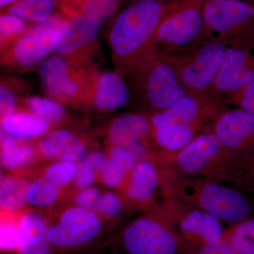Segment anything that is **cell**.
<instances>
[{
  "mask_svg": "<svg viewBox=\"0 0 254 254\" xmlns=\"http://www.w3.org/2000/svg\"><path fill=\"white\" fill-rule=\"evenodd\" d=\"M20 241L16 254H53L47 237L48 222L41 214L29 211L18 219Z\"/></svg>",
  "mask_w": 254,
  "mask_h": 254,
  "instance_id": "cell-20",
  "label": "cell"
},
{
  "mask_svg": "<svg viewBox=\"0 0 254 254\" xmlns=\"http://www.w3.org/2000/svg\"><path fill=\"white\" fill-rule=\"evenodd\" d=\"M104 231L103 220L94 210L71 207L48 222L47 237L52 254H71L96 243Z\"/></svg>",
  "mask_w": 254,
  "mask_h": 254,
  "instance_id": "cell-11",
  "label": "cell"
},
{
  "mask_svg": "<svg viewBox=\"0 0 254 254\" xmlns=\"http://www.w3.org/2000/svg\"><path fill=\"white\" fill-rule=\"evenodd\" d=\"M205 1L166 0L155 33V53L173 54L201 44Z\"/></svg>",
  "mask_w": 254,
  "mask_h": 254,
  "instance_id": "cell-6",
  "label": "cell"
},
{
  "mask_svg": "<svg viewBox=\"0 0 254 254\" xmlns=\"http://www.w3.org/2000/svg\"><path fill=\"white\" fill-rule=\"evenodd\" d=\"M254 46V5L232 0H205L201 43Z\"/></svg>",
  "mask_w": 254,
  "mask_h": 254,
  "instance_id": "cell-7",
  "label": "cell"
},
{
  "mask_svg": "<svg viewBox=\"0 0 254 254\" xmlns=\"http://www.w3.org/2000/svg\"><path fill=\"white\" fill-rule=\"evenodd\" d=\"M241 182L254 191V158L247 163L244 169Z\"/></svg>",
  "mask_w": 254,
  "mask_h": 254,
  "instance_id": "cell-42",
  "label": "cell"
},
{
  "mask_svg": "<svg viewBox=\"0 0 254 254\" xmlns=\"http://www.w3.org/2000/svg\"><path fill=\"white\" fill-rule=\"evenodd\" d=\"M125 78L130 103L146 115L170 108L187 93L171 64L157 53L132 65Z\"/></svg>",
  "mask_w": 254,
  "mask_h": 254,
  "instance_id": "cell-4",
  "label": "cell"
},
{
  "mask_svg": "<svg viewBox=\"0 0 254 254\" xmlns=\"http://www.w3.org/2000/svg\"><path fill=\"white\" fill-rule=\"evenodd\" d=\"M33 23L7 14L0 15V52L12 45L26 33Z\"/></svg>",
  "mask_w": 254,
  "mask_h": 254,
  "instance_id": "cell-33",
  "label": "cell"
},
{
  "mask_svg": "<svg viewBox=\"0 0 254 254\" xmlns=\"http://www.w3.org/2000/svg\"><path fill=\"white\" fill-rule=\"evenodd\" d=\"M198 128L185 125H166L152 127L151 140L154 149L177 152L190 144L200 133Z\"/></svg>",
  "mask_w": 254,
  "mask_h": 254,
  "instance_id": "cell-23",
  "label": "cell"
},
{
  "mask_svg": "<svg viewBox=\"0 0 254 254\" xmlns=\"http://www.w3.org/2000/svg\"><path fill=\"white\" fill-rule=\"evenodd\" d=\"M66 17L58 11L48 21L33 23L17 41L0 52L1 72L19 75L37 70L53 54L52 37Z\"/></svg>",
  "mask_w": 254,
  "mask_h": 254,
  "instance_id": "cell-10",
  "label": "cell"
},
{
  "mask_svg": "<svg viewBox=\"0 0 254 254\" xmlns=\"http://www.w3.org/2000/svg\"><path fill=\"white\" fill-rule=\"evenodd\" d=\"M164 209L163 215H141L124 227L118 240L123 254H179L185 241Z\"/></svg>",
  "mask_w": 254,
  "mask_h": 254,
  "instance_id": "cell-8",
  "label": "cell"
},
{
  "mask_svg": "<svg viewBox=\"0 0 254 254\" xmlns=\"http://www.w3.org/2000/svg\"><path fill=\"white\" fill-rule=\"evenodd\" d=\"M1 214L0 224V247L3 252H16L20 241L18 220Z\"/></svg>",
  "mask_w": 254,
  "mask_h": 254,
  "instance_id": "cell-35",
  "label": "cell"
},
{
  "mask_svg": "<svg viewBox=\"0 0 254 254\" xmlns=\"http://www.w3.org/2000/svg\"><path fill=\"white\" fill-rule=\"evenodd\" d=\"M31 138L10 135L1 129V163L7 170H21L33 163L37 157L36 142Z\"/></svg>",
  "mask_w": 254,
  "mask_h": 254,
  "instance_id": "cell-22",
  "label": "cell"
},
{
  "mask_svg": "<svg viewBox=\"0 0 254 254\" xmlns=\"http://www.w3.org/2000/svg\"><path fill=\"white\" fill-rule=\"evenodd\" d=\"M156 165L144 159L136 164L131 172L127 188V195L132 203L145 204L150 203L160 182Z\"/></svg>",
  "mask_w": 254,
  "mask_h": 254,
  "instance_id": "cell-21",
  "label": "cell"
},
{
  "mask_svg": "<svg viewBox=\"0 0 254 254\" xmlns=\"http://www.w3.org/2000/svg\"><path fill=\"white\" fill-rule=\"evenodd\" d=\"M108 158L120 164L127 172H131L136 166L138 156L131 150L121 145L108 144Z\"/></svg>",
  "mask_w": 254,
  "mask_h": 254,
  "instance_id": "cell-39",
  "label": "cell"
},
{
  "mask_svg": "<svg viewBox=\"0 0 254 254\" xmlns=\"http://www.w3.org/2000/svg\"><path fill=\"white\" fill-rule=\"evenodd\" d=\"M229 108L230 105L212 91L188 93L170 108L147 115L151 127L185 125L205 132Z\"/></svg>",
  "mask_w": 254,
  "mask_h": 254,
  "instance_id": "cell-13",
  "label": "cell"
},
{
  "mask_svg": "<svg viewBox=\"0 0 254 254\" xmlns=\"http://www.w3.org/2000/svg\"><path fill=\"white\" fill-rule=\"evenodd\" d=\"M151 131L148 115L137 112L117 115L107 125L105 134L108 144L125 147L138 158H144L154 150Z\"/></svg>",
  "mask_w": 254,
  "mask_h": 254,
  "instance_id": "cell-17",
  "label": "cell"
},
{
  "mask_svg": "<svg viewBox=\"0 0 254 254\" xmlns=\"http://www.w3.org/2000/svg\"><path fill=\"white\" fill-rule=\"evenodd\" d=\"M222 239L240 254H254V217L232 225Z\"/></svg>",
  "mask_w": 254,
  "mask_h": 254,
  "instance_id": "cell-32",
  "label": "cell"
},
{
  "mask_svg": "<svg viewBox=\"0 0 254 254\" xmlns=\"http://www.w3.org/2000/svg\"><path fill=\"white\" fill-rule=\"evenodd\" d=\"M166 0H134L112 18L106 40L115 70L123 75L155 51V36Z\"/></svg>",
  "mask_w": 254,
  "mask_h": 254,
  "instance_id": "cell-1",
  "label": "cell"
},
{
  "mask_svg": "<svg viewBox=\"0 0 254 254\" xmlns=\"http://www.w3.org/2000/svg\"><path fill=\"white\" fill-rule=\"evenodd\" d=\"M168 197L183 204L208 212L227 223L236 224L253 217L254 206L240 190L220 182L169 174Z\"/></svg>",
  "mask_w": 254,
  "mask_h": 254,
  "instance_id": "cell-3",
  "label": "cell"
},
{
  "mask_svg": "<svg viewBox=\"0 0 254 254\" xmlns=\"http://www.w3.org/2000/svg\"><path fill=\"white\" fill-rule=\"evenodd\" d=\"M31 81L18 75L2 73L0 77V117L1 120L19 109L21 102L31 95Z\"/></svg>",
  "mask_w": 254,
  "mask_h": 254,
  "instance_id": "cell-25",
  "label": "cell"
},
{
  "mask_svg": "<svg viewBox=\"0 0 254 254\" xmlns=\"http://www.w3.org/2000/svg\"><path fill=\"white\" fill-rule=\"evenodd\" d=\"M227 48L210 41L173 54L160 55L175 68L187 93H204L213 88Z\"/></svg>",
  "mask_w": 254,
  "mask_h": 254,
  "instance_id": "cell-9",
  "label": "cell"
},
{
  "mask_svg": "<svg viewBox=\"0 0 254 254\" xmlns=\"http://www.w3.org/2000/svg\"><path fill=\"white\" fill-rule=\"evenodd\" d=\"M107 158L106 153L100 150L88 152L78 163L77 173L73 182L74 187L78 190L93 187Z\"/></svg>",
  "mask_w": 254,
  "mask_h": 254,
  "instance_id": "cell-30",
  "label": "cell"
},
{
  "mask_svg": "<svg viewBox=\"0 0 254 254\" xmlns=\"http://www.w3.org/2000/svg\"><path fill=\"white\" fill-rule=\"evenodd\" d=\"M101 194V190L98 187H92L79 190L73 198L75 206L95 211V206Z\"/></svg>",
  "mask_w": 254,
  "mask_h": 254,
  "instance_id": "cell-41",
  "label": "cell"
},
{
  "mask_svg": "<svg viewBox=\"0 0 254 254\" xmlns=\"http://www.w3.org/2000/svg\"><path fill=\"white\" fill-rule=\"evenodd\" d=\"M30 183L17 175H8L1 179L0 207L1 211L13 213L23 208Z\"/></svg>",
  "mask_w": 254,
  "mask_h": 254,
  "instance_id": "cell-29",
  "label": "cell"
},
{
  "mask_svg": "<svg viewBox=\"0 0 254 254\" xmlns=\"http://www.w3.org/2000/svg\"><path fill=\"white\" fill-rule=\"evenodd\" d=\"M165 204L184 241L190 245L213 243L223 238L221 220L213 214L168 197Z\"/></svg>",
  "mask_w": 254,
  "mask_h": 254,
  "instance_id": "cell-15",
  "label": "cell"
},
{
  "mask_svg": "<svg viewBox=\"0 0 254 254\" xmlns=\"http://www.w3.org/2000/svg\"><path fill=\"white\" fill-rule=\"evenodd\" d=\"M67 107L48 97L29 95L23 100L18 110H24L47 122L52 128H62L71 121Z\"/></svg>",
  "mask_w": 254,
  "mask_h": 254,
  "instance_id": "cell-24",
  "label": "cell"
},
{
  "mask_svg": "<svg viewBox=\"0 0 254 254\" xmlns=\"http://www.w3.org/2000/svg\"><path fill=\"white\" fill-rule=\"evenodd\" d=\"M36 71L46 97L73 110H92L100 71L98 64H74L52 54Z\"/></svg>",
  "mask_w": 254,
  "mask_h": 254,
  "instance_id": "cell-5",
  "label": "cell"
},
{
  "mask_svg": "<svg viewBox=\"0 0 254 254\" xmlns=\"http://www.w3.org/2000/svg\"><path fill=\"white\" fill-rule=\"evenodd\" d=\"M254 78V46L228 47L211 91L230 105L232 98Z\"/></svg>",
  "mask_w": 254,
  "mask_h": 254,
  "instance_id": "cell-16",
  "label": "cell"
},
{
  "mask_svg": "<svg viewBox=\"0 0 254 254\" xmlns=\"http://www.w3.org/2000/svg\"><path fill=\"white\" fill-rule=\"evenodd\" d=\"M230 105L254 116V78L232 98Z\"/></svg>",
  "mask_w": 254,
  "mask_h": 254,
  "instance_id": "cell-40",
  "label": "cell"
},
{
  "mask_svg": "<svg viewBox=\"0 0 254 254\" xmlns=\"http://www.w3.org/2000/svg\"><path fill=\"white\" fill-rule=\"evenodd\" d=\"M185 254H240L227 241L222 240L202 245L187 244Z\"/></svg>",
  "mask_w": 254,
  "mask_h": 254,
  "instance_id": "cell-38",
  "label": "cell"
},
{
  "mask_svg": "<svg viewBox=\"0 0 254 254\" xmlns=\"http://www.w3.org/2000/svg\"><path fill=\"white\" fill-rule=\"evenodd\" d=\"M129 103V89L123 75L115 70L100 71L92 110L113 113Z\"/></svg>",
  "mask_w": 254,
  "mask_h": 254,
  "instance_id": "cell-19",
  "label": "cell"
},
{
  "mask_svg": "<svg viewBox=\"0 0 254 254\" xmlns=\"http://www.w3.org/2000/svg\"><path fill=\"white\" fill-rule=\"evenodd\" d=\"M18 1V0H0V6L1 8H4L5 6H8V5L12 4L15 1Z\"/></svg>",
  "mask_w": 254,
  "mask_h": 254,
  "instance_id": "cell-43",
  "label": "cell"
},
{
  "mask_svg": "<svg viewBox=\"0 0 254 254\" xmlns=\"http://www.w3.org/2000/svg\"><path fill=\"white\" fill-rule=\"evenodd\" d=\"M152 155L185 176L223 183L241 182L244 166L211 131L200 133L177 152L155 150Z\"/></svg>",
  "mask_w": 254,
  "mask_h": 254,
  "instance_id": "cell-2",
  "label": "cell"
},
{
  "mask_svg": "<svg viewBox=\"0 0 254 254\" xmlns=\"http://www.w3.org/2000/svg\"><path fill=\"white\" fill-rule=\"evenodd\" d=\"M124 205L121 198L113 192L102 193L95 211L108 219H115L123 213Z\"/></svg>",
  "mask_w": 254,
  "mask_h": 254,
  "instance_id": "cell-36",
  "label": "cell"
},
{
  "mask_svg": "<svg viewBox=\"0 0 254 254\" xmlns=\"http://www.w3.org/2000/svg\"><path fill=\"white\" fill-rule=\"evenodd\" d=\"M58 12V0H18L1 9V14L14 15L31 23L48 21Z\"/></svg>",
  "mask_w": 254,
  "mask_h": 254,
  "instance_id": "cell-28",
  "label": "cell"
},
{
  "mask_svg": "<svg viewBox=\"0 0 254 254\" xmlns=\"http://www.w3.org/2000/svg\"><path fill=\"white\" fill-rule=\"evenodd\" d=\"M62 190V187L42 175L30 183L26 202L38 208L50 206L59 198Z\"/></svg>",
  "mask_w": 254,
  "mask_h": 254,
  "instance_id": "cell-31",
  "label": "cell"
},
{
  "mask_svg": "<svg viewBox=\"0 0 254 254\" xmlns=\"http://www.w3.org/2000/svg\"><path fill=\"white\" fill-rule=\"evenodd\" d=\"M243 165L254 158V116L240 108H229L209 128Z\"/></svg>",
  "mask_w": 254,
  "mask_h": 254,
  "instance_id": "cell-14",
  "label": "cell"
},
{
  "mask_svg": "<svg viewBox=\"0 0 254 254\" xmlns=\"http://www.w3.org/2000/svg\"><path fill=\"white\" fill-rule=\"evenodd\" d=\"M121 0H58V11L65 16H90L104 23L116 14Z\"/></svg>",
  "mask_w": 254,
  "mask_h": 254,
  "instance_id": "cell-26",
  "label": "cell"
},
{
  "mask_svg": "<svg viewBox=\"0 0 254 254\" xmlns=\"http://www.w3.org/2000/svg\"><path fill=\"white\" fill-rule=\"evenodd\" d=\"M1 129L12 136L33 139L44 136L53 128L36 115L24 110H18L1 120Z\"/></svg>",
  "mask_w": 254,
  "mask_h": 254,
  "instance_id": "cell-27",
  "label": "cell"
},
{
  "mask_svg": "<svg viewBox=\"0 0 254 254\" xmlns=\"http://www.w3.org/2000/svg\"><path fill=\"white\" fill-rule=\"evenodd\" d=\"M232 1H243V2L250 3L254 5V0H232Z\"/></svg>",
  "mask_w": 254,
  "mask_h": 254,
  "instance_id": "cell-44",
  "label": "cell"
},
{
  "mask_svg": "<svg viewBox=\"0 0 254 254\" xmlns=\"http://www.w3.org/2000/svg\"><path fill=\"white\" fill-rule=\"evenodd\" d=\"M103 23L90 16H66L52 37L53 54L78 65L98 64Z\"/></svg>",
  "mask_w": 254,
  "mask_h": 254,
  "instance_id": "cell-12",
  "label": "cell"
},
{
  "mask_svg": "<svg viewBox=\"0 0 254 254\" xmlns=\"http://www.w3.org/2000/svg\"><path fill=\"white\" fill-rule=\"evenodd\" d=\"M37 150L43 158L54 161L78 163L87 153L86 138L71 128L52 129L36 141Z\"/></svg>",
  "mask_w": 254,
  "mask_h": 254,
  "instance_id": "cell-18",
  "label": "cell"
},
{
  "mask_svg": "<svg viewBox=\"0 0 254 254\" xmlns=\"http://www.w3.org/2000/svg\"><path fill=\"white\" fill-rule=\"evenodd\" d=\"M77 169V163L69 160H60L48 165L42 175L63 188L73 182Z\"/></svg>",
  "mask_w": 254,
  "mask_h": 254,
  "instance_id": "cell-34",
  "label": "cell"
},
{
  "mask_svg": "<svg viewBox=\"0 0 254 254\" xmlns=\"http://www.w3.org/2000/svg\"><path fill=\"white\" fill-rule=\"evenodd\" d=\"M128 172L120 164L109 158L106 159L100 173L102 183L108 188H118L123 183Z\"/></svg>",
  "mask_w": 254,
  "mask_h": 254,
  "instance_id": "cell-37",
  "label": "cell"
}]
</instances>
